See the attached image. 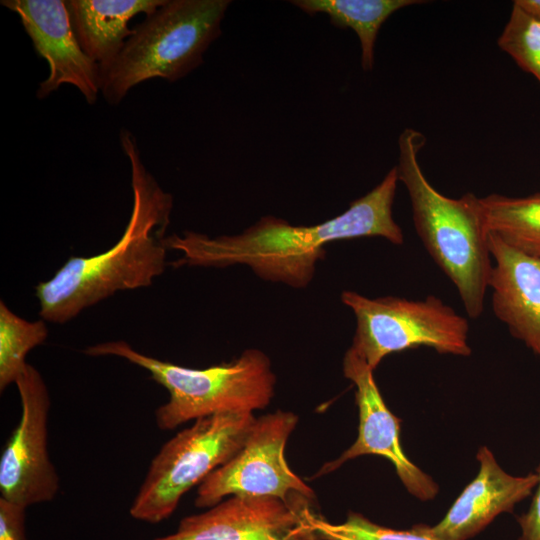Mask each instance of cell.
I'll return each instance as SVG.
<instances>
[{
    "label": "cell",
    "instance_id": "cell-2",
    "mask_svg": "<svg viewBox=\"0 0 540 540\" xmlns=\"http://www.w3.org/2000/svg\"><path fill=\"white\" fill-rule=\"evenodd\" d=\"M131 167L133 208L120 239L89 257L71 256L47 281L35 287L44 321L63 324L117 291L148 287L165 271V232L173 196L146 170L134 135L120 132Z\"/></svg>",
    "mask_w": 540,
    "mask_h": 540
},
{
    "label": "cell",
    "instance_id": "cell-19",
    "mask_svg": "<svg viewBox=\"0 0 540 540\" xmlns=\"http://www.w3.org/2000/svg\"><path fill=\"white\" fill-rule=\"evenodd\" d=\"M316 540H438L426 524L398 530L379 525L361 513L349 511L341 523H331L318 512L310 518Z\"/></svg>",
    "mask_w": 540,
    "mask_h": 540
},
{
    "label": "cell",
    "instance_id": "cell-9",
    "mask_svg": "<svg viewBox=\"0 0 540 540\" xmlns=\"http://www.w3.org/2000/svg\"><path fill=\"white\" fill-rule=\"evenodd\" d=\"M15 385L21 417L1 453L0 497L27 509L52 501L60 489V478L48 453L51 401L47 385L29 363Z\"/></svg>",
    "mask_w": 540,
    "mask_h": 540
},
{
    "label": "cell",
    "instance_id": "cell-12",
    "mask_svg": "<svg viewBox=\"0 0 540 540\" xmlns=\"http://www.w3.org/2000/svg\"><path fill=\"white\" fill-rule=\"evenodd\" d=\"M1 4L16 13L37 54L49 65V75L36 95L47 97L63 84L75 86L89 104L101 92L99 66L82 50L74 33L66 1L3 0Z\"/></svg>",
    "mask_w": 540,
    "mask_h": 540
},
{
    "label": "cell",
    "instance_id": "cell-6",
    "mask_svg": "<svg viewBox=\"0 0 540 540\" xmlns=\"http://www.w3.org/2000/svg\"><path fill=\"white\" fill-rule=\"evenodd\" d=\"M255 421L253 413H217L178 432L152 459L131 517L152 524L169 518L187 491L239 451Z\"/></svg>",
    "mask_w": 540,
    "mask_h": 540
},
{
    "label": "cell",
    "instance_id": "cell-16",
    "mask_svg": "<svg viewBox=\"0 0 540 540\" xmlns=\"http://www.w3.org/2000/svg\"><path fill=\"white\" fill-rule=\"evenodd\" d=\"M422 0H294L291 3L308 14L325 13L331 23L351 28L361 46V64L370 71L374 64V47L382 24L395 11Z\"/></svg>",
    "mask_w": 540,
    "mask_h": 540
},
{
    "label": "cell",
    "instance_id": "cell-8",
    "mask_svg": "<svg viewBox=\"0 0 540 540\" xmlns=\"http://www.w3.org/2000/svg\"><path fill=\"white\" fill-rule=\"evenodd\" d=\"M298 423L290 411L277 410L256 418L239 451L198 487L195 506L210 508L225 497H274L288 501L314 491L288 466L285 446Z\"/></svg>",
    "mask_w": 540,
    "mask_h": 540
},
{
    "label": "cell",
    "instance_id": "cell-4",
    "mask_svg": "<svg viewBox=\"0 0 540 540\" xmlns=\"http://www.w3.org/2000/svg\"><path fill=\"white\" fill-rule=\"evenodd\" d=\"M86 355L115 356L143 368L169 393L155 411L156 425L173 430L217 413H253L271 402L276 384L269 357L247 349L231 362L195 369L162 361L135 350L123 340L89 346Z\"/></svg>",
    "mask_w": 540,
    "mask_h": 540
},
{
    "label": "cell",
    "instance_id": "cell-17",
    "mask_svg": "<svg viewBox=\"0 0 540 540\" xmlns=\"http://www.w3.org/2000/svg\"><path fill=\"white\" fill-rule=\"evenodd\" d=\"M487 233L510 248L540 258V192L525 197H480Z\"/></svg>",
    "mask_w": 540,
    "mask_h": 540
},
{
    "label": "cell",
    "instance_id": "cell-5",
    "mask_svg": "<svg viewBox=\"0 0 540 540\" xmlns=\"http://www.w3.org/2000/svg\"><path fill=\"white\" fill-rule=\"evenodd\" d=\"M228 0H166L134 28L102 77L105 100L117 105L136 85L153 78L177 81L203 62L221 34Z\"/></svg>",
    "mask_w": 540,
    "mask_h": 540
},
{
    "label": "cell",
    "instance_id": "cell-18",
    "mask_svg": "<svg viewBox=\"0 0 540 540\" xmlns=\"http://www.w3.org/2000/svg\"><path fill=\"white\" fill-rule=\"evenodd\" d=\"M48 329L43 319L28 321L0 302V390L16 382L26 369V357L43 344Z\"/></svg>",
    "mask_w": 540,
    "mask_h": 540
},
{
    "label": "cell",
    "instance_id": "cell-22",
    "mask_svg": "<svg viewBox=\"0 0 540 540\" xmlns=\"http://www.w3.org/2000/svg\"><path fill=\"white\" fill-rule=\"evenodd\" d=\"M538 483L528 510L517 517L520 535L517 540H540V465L536 469Z\"/></svg>",
    "mask_w": 540,
    "mask_h": 540
},
{
    "label": "cell",
    "instance_id": "cell-13",
    "mask_svg": "<svg viewBox=\"0 0 540 540\" xmlns=\"http://www.w3.org/2000/svg\"><path fill=\"white\" fill-rule=\"evenodd\" d=\"M479 471L463 489L443 519L429 532L438 540H468L484 530L501 513L531 495L538 483L537 472L513 476L504 471L493 453L479 448Z\"/></svg>",
    "mask_w": 540,
    "mask_h": 540
},
{
    "label": "cell",
    "instance_id": "cell-23",
    "mask_svg": "<svg viewBox=\"0 0 540 540\" xmlns=\"http://www.w3.org/2000/svg\"><path fill=\"white\" fill-rule=\"evenodd\" d=\"M513 3L534 18L540 20V0H515Z\"/></svg>",
    "mask_w": 540,
    "mask_h": 540
},
{
    "label": "cell",
    "instance_id": "cell-1",
    "mask_svg": "<svg viewBox=\"0 0 540 540\" xmlns=\"http://www.w3.org/2000/svg\"><path fill=\"white\" fill-rule=\"evenodd\" d=\"M398 181L395 166L345 212L320 224L295 226L267 215L237 235L210 237L184 231L166 236L165 244L182 254L174 267L246 265L263 280L302 289L311 283L331 242L381 237L403 244L404 235L392 211Z\"/></svg>",
    "mask_w": 540,
    "mask_h": 540
},
{
    "label": "cell",
    "instance_id": "cell-7",
    "mask_svg": "<svg viewBox=\"0 0 540 540\" xmlns=\"http://www.w3.org/2000/svg\"><path fill=\"white\" fill-rule=\"evenodd\" d=\"M341 301L356 320L351 348L372 370L386 356L420 346L440 354H471L468 320L434 295L420 300L369 298L347 290Z\"/></svg>",
    "mask_w": 540,
    "mask_h": 540
},
{
    "label": "cell",
    "instance_id": "cell-11",
    "mask_svg": "<svg viewBox=\"0 0 540 540\" xmlns=\"http://www.w3.org/2000/svg\"><path fill=\"white\" fill-rule=\"evenodd\" d=\"M344 376L355 385L359 413L358 436L338 458L325 463L314 475L335 471L344 463L363 455L388 459L407 491L422 501L433 499L439 486L404 453L400 440L401 420L385 404L369 365L350 347L343 358Z\"/></svg>",
    "mask_w": 540,
    "mask_h": 540
},
{
    "label": "cell",
    "instance_id": "cell-21",
    "mask_svg": "<svg viewBox=\"0 0 540 540\" xmlns=\"http://www.w3.org/2000/svg\"><path fill=\"white\" fill-rule=\"evenodd\" d=\"M26 508L0 497V540H25Z\"/></svg>",
    "mask_w": 540,
    "mask_h": 540
},
{
    "label": "cell",
    "instance_id": "cell-15",
    "mask_svg": "<svg viewBox=\"0 0 540 540\" xmlns=\"http://www.w3.org/2000/svg\"><path fill=\"white\" fill-rule=\"evenodd\" d=\"M166 0H68L76 38L88 57L99 66L102 77L113 65L125 42L134 34L128 27L136 15L153 13Z\"/></svg>",
    "mask_w": 540,
    "mask_h": 540
},
{
    "label": "cell",
    "instance_id": "cell-3",
    "mask_svg": "<svg viewBox=\"0 0 540 540\" xmlns=\"http://www.w3.org/2000/svg\"><path fill=\"white\" fill-rule=\"evenodd\" d=\"M426 139L406 128L398 139V179L410 197L415 231L426 251L456 287L469 318L477 319L493 267L480 197L450 198L426 179L418 152Z\"/></svg>",
    "mask_w": 540,
    "mask_h": 540
},
{
    "label": "cell",
    "instance_id": "cell-20",
    "mask_svg": "<svg viewBox=\"0 0 540 540\" xmlns=\"http://www.w3.org/2000/svg\"><path fill=\"white\" fill-rule=\"evenodd\" d=\"M498 46L540 83V20L513 3Z\"/></svg>",
    "mask_w": 540,
    "mask_h": 540
},
{
    "label": "cell",
    "instance_id": "cell-10",
    "mask_svg": "<svg viewBox=\"0 0 540 540\" xmlns=\"http://www.w3.org/2000/svg\"><path fill=\"white\" fill-rule=\"evenodd\" d=\"M314 503L302 495L288 501L231 496L153 540H316L310 526Z\"/></svg>",
    "mask_w": 540,
    "mask_h": 540
},
{
    "label": "cell",
    "instance_id": "cell-14",
    "mask_svg": "<svg viewBox=\"0 0 540 540\" xmlns=\"http://www.w3.org/2000/svg\"><path fill=\"white\" fill-rule=\"evenodd\" d=\"M493 267L489 279L495 316L540 357V258L514 250L487 233Z\"/></svg>",
    "mask_w": 540,
    "mask_h": 540
}]
</instances>
